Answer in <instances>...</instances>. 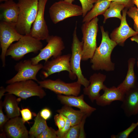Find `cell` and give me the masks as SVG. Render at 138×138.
Segmentation results:
<instances>
[{"instance_id": "cell-1", "label": "cell", "mask_w": 138, "mask_h": 138, "mask_svg": "<svg viewBox=\"0 0 138 138\" xmlns=\"http://www.w3.org/2000/svg\"><path fill=\"white\" fill-rule=\"evenodd\" d=\"M102 37L101 43L97 47L94 54L90 59L91 67L94 71L104 70L107 72L114 71L115 64L111 59L112 52L117 45L105 31L103 26L100 27Z\"/></svg>"}, {"instance_id": "cell-2", "label": "cell", "mask_w": 138, "mask_h": 138, "mask_svg": "<svg viewBox=\"0 0 138 138\" xmlns=\"http://www.w3.org/2000/svg\"><path fill=\"white\" fill-rule=\"evenodd\" d=\"M19 9L15 28L20 34H30L31 28L37 15L39 0H18Z\"/></svg>"}, {"instance_id": "cell-3", "label": "cell", "mask_w": 138, "mask_h": 138, "mask_svg": "<svg viewBox=\"0 0 138 138\" xmlns=\"http://www.w3.org/2000/svg\"><path fill=\"white\" fill-rule=\"evenodd\" d=\"M43 47L41 41L30 34L24 35L17 42L12 43L8 49L6 56H10L16 61H19L27 54L37 53Z\"/></svg>"}, {"instance_id": "cell-4", "label": "cell", "mask_w": 138, "mask_h": 138, "mask_svg": "<svg viewBox=\"0 0 138 138\" xmlns=\"http://www.w3.org/2000/svg\"><path fill=\"white\" fill-rule=\"evenodd\" d=\"M98 20L96 17L88 22H84L82 26L83 42L82 61H86L91 59L97 47L96 38Z\"/></svg>"}, {"instance_id": "cell-5", "label": "cell", "mask_w": 138, "mask_h": 138, "mask_svg": "<svg viewBox=\"0 0 138 138\" xmlns=\"http://www.w3.org/2000/svg\"><path fill=\"white\" fill-rule=\"evenodd\" d=\"M34 80L29 79L9 84L5 88L6 91L23 99L34 96L42 99L46 93L43 88Z\"/></svg>"}, {"instance_id": "cell-6", "label": "cell", "mask_w": 138, "mask_h": 138, "mask_svg": "<svg viewBox=\"0 0 138 138\" xmlns=\"http://www.w3.org/2000/svg\"><path fill=\"white\" fill-rule=\"evenodd\" d=\"M77 23H76L73 35L71 46L72 54L70 59L71 70L73 74L77 78V81L84 87H87L90 84L89 80L84 76L80 66L82 60L83 42L80 41L77 33Z\"/></svg>"}, {"instance_id": "cell-7", "label": "cell", "mask_w": 138, "mask_h": 138, "mask_svg": "<svg viewBox=\"0 0 138 138\" xmlns=\"http://www.w3.org/2000/svg\"><path fill=\"white\" fill-rule=\"evenodd\" d=\"M50 18L54 24L70 17L82 15V7L61 0L53 4L50 7Z\"/></svg>"}, {"instance_id": "cell-8", "label": "cell", "mask_w": 138, "mask_h": 138, "mask_svg": "<svg viewBox=\"0 0 138 138\" xmlns=\"http://www.w3.org/2000/svg\"><path fill=\"white\" fill-rule=\"evenodd\" d=\"M46 41L47 45L40 51L37 55L31 59L33 65H37L43 60L46 62L52 57L54 58L61 55L65 48L62 39L60 36H50Z\"/></svg>"}, {"instance_id": "cell-9", "label": "cell", "mask_w": 138, "mask_h": 138, "mask_svg": "<svg viewBox=\"0 0 138 138\" xmlns=\"http://www.w3.org/2000/svg\"><path fill=\"white\" fill-rule=\"evenodd\" d=\"M37 83L42 88L48 89L57 94L77 96L80 94L81 85L77 81L66 83L60 79H47L38 80Z\"/></svg>"}, {"instance_id": "cell-10", "label": "cell", "mask_w": 138, "mask_h": 138, "mask_svg": "<svg viewBox=\"0 0 138 138\" xmlns=\"http://www.w3.org/2000/svg\"><path fill=\"white\" fill-rule=\"evenodd\" d=\"M71 56L70 54L61 55L51 60L45 62L41 71L44 77L46 78L53 74L66 71L69 73L71 79H75L77 77L73 74L70 69Z\"/></svg>"}, {"instance_id": "cell-11", "label": "cell", "mask_w": 138, "mask_h": 138, "mask_svg": "<svg viewBox=\"0 0 138 138\" xmlns=\"http://www.w3.org/2000/svg\"><path fill=\"white\" fill-rule=\"evenodd\" d=\"M43 65L41 63L34 65L31 59L20 61L15 66L14 68L17 73L12 78L7 80L6 84H10L21 81L32 79L37 82L38 81L37 75L42 69Z\"/></svg>"}, {"instance_id": "cell-12", "label": "cell", "mask_w": 138, "mask_h": 138, "mask_svg": "<svg viewBox=\"0 0 138 138\" xmlns=\"http://www.w3.org/2000/svg\"><path fill=\"white\" fill-rule=\"evenodd\" d=\"M23 36L17 31L15 27L1 21L0 43L1 51L0 57L3 67L6 65V54L8 48L13 42L18 41Z\"/></svg>"}, {"instance_id": "cell-13", "label": "cell", "mask_w": 138, "mask_h": 138, "mask_svg": "<svg viewBox=\"0 0 138 138\" xmlns=\"http://www.w3.org/2000/svg\"><path fill=\"white\" fill-rule=\"evenodd\" d=\"M48 0H39L37 15L32 25L30 34L32 37L40 40H46L50 36L44 16Z\"/></svg>"}, {"instance_id": "cell-14", "label": "cell", "mask_w": 138, "mask_h": 138, "mask_svg": "<svg viewBox=\"0 0 138 138\" xmlns=\"http://www.w3.org/2000/svg\"><path fill=\"white\" fill-rule=\"evenodd\" d=\"M3 130L9 138H28L29 137V131L22 118L19 116L10 119L4 125Z\"/></svg>"}, {"instance_id": "cell-15", "label": "cell", "mask_w": 138, "mask_h": 138, "mask_svg": "<svg viewBox=\"0 0 138 138\" xmlns=\"http://www.w3.org/2000/svg\"><path fill=\"white\" fill-rule=\"evenodd\" d=\"M106 78V75L100 73H95L90 77L89 85L83 89V94L88 96L93 102L100 95L101 90H103L107 87L103 83Z\"/></svg>"}, {"instance_id": "cell-16", "label": "cell", "mask_w": 138, "mask_h": 138, "mask_svg": "<svg viewBox=\"0 0 138 138\" xmlns=\"http://www.w3.org/2000/svg\"><path fill=\"white\" fill-rule=\"evenodd\" d=\"M127 8L123 9L122 18L120 26L111 33V39L117 44L123 46L126 40L128 38L138 34L130 28L128 24L126 19Z\"/></svg>"}, {"instance_id": "cell-17", "label": "cell", "mask_w": 138, "mask_h": 138, "mask_svg": "<svg viewBox=\"0 0 138 138\" xmlns=\"http://www.w3.org/2000/svg\"><path fill=\"white\" fill-rule=\"evenodd\" d=\"M0 20L15 27L19 13L17 3L13 0H8L0 5Z\"/></svg>"}, {"instance_id": "cell-18", "label": "cell", "mask_w": 138, "mask_h": 138, "mask_svg": "<svg viewBox=\"0 0 138 138\" xmlns=\"http://www.w3.org/2000/svg\"><path fill=\"white\" fill-rule=\"evenodd\" d=\"M57 97L64 105L78 108L88 117L96 110V108L90 106L85 101L84 94L77 96L57 94Z\"/></svg>"}, {"instance_id": "cell-19", "label": "cell", "mask_w": 138, "mask_h": 138, "mask_svg": "<svg viewBox=\"0 0 138 138\" xmlns=\"http://www.w3.org/2000/svg\"><path fill=\"white\" fill-rule=\"evenodd\" d=\"M121 108L128 117L138 114V87L125 93Z\"/></svg>"}, {"instance_id": "cell-20", "label": "cell", "mask_w": 138, "mask_h": 138, "mask_svg": "<svg viewBox=\"0 0 138 138\" xmlns=\"http://www.w3.org/2000/svg\"><path fill=\"white\" fill-rule=\"evenodd\" d=\"M104 93L95 100L96 104L104 107L110 105L113 101H122L125 94L117 87L113 86L110 88L107 87L103 90Z\"/></svg>"}, {"instance_id": "cell-21", "label": "cell", "mask_w": 138, "mask_h": 138, "mask_svg": "<svg viewBox=\"0 0 138 138\" xmlns=\"http://www.w3.org/2000/svg\"><path fill=\"white\" fill-rule=\"evenodd\" d=\"M135 59L130 58L128 61V70L125 77L117 87L124 93L128 91L138 87L137 77L134 72V68Z\"/></svg>"}, {"instance_id": "cell-22", "label": "cell", "mask_w": 138, "mask_h": 138, "mask_svg": "<svg viewBox=\"0 0 138 138\" xmlns=\"http://www.w3.org/2000/svg\"><path fill=\"white\" fill-rule=\"evenodd\" d=\"M3 105L6 115L9 119L19 116L20 115V109L18 104L20 99H17L16 96L7 93L5 95Z\"/></svg>"}, {"instance_id": "cell-23", "label": "cell", "mask_w": 138, "mask_h": 138, "mask_svg": "<svg viewBox=\"0 0 138 138\" xmlns=\"http://www.w3.org/2000/svg\"><path fill=\"white\" fill-rule=\"evenodd\" d=\"M56 111L68 119L71 126L80 123L84 117L87 115L80 110H75L71 107L66 105H64Z\"/></svg>"}, {"instance_id": "cell-24", "label": "cell", "mask_w": 138, "mask_h": 138, "mask_svg": "<svg viewBox=\"0 0 138 138\" xmlns=\"http://www.w3.org/2000/svg\"><path fill=\"white\" fill-rule=\"evenodd\" d=\"M111 2L106 0H98L91 10L83 17V22H88L100 15L103 14L109 7Z\"/></svg>"}, {"instance_id": "cell-25", "label": "cell", "mask_w": 138, "mask_h": 138, "mask_svg": "<svg viewBox=\"0 0 138 138\" xmlns=\"http://www.w3.org/2000/svg\"><path fill=\"white\" fill-rule=\"evenodd\" d=\"M48 126L46 120L40 116L39 112L34 119V122L29 131L30 138H36L47 129Z\"/></svg>"}, {"instance_id": "cell-26", "label": "cell", "mask_w": 138, "mask_h": 138, "mask_svg": "<svg viewBox=\"0 0 138 138\" xmlns=\"http://www.w3.org/2000/svg\"><path fill=\"white\" fill-rule=\"evenodd\" d=\"M125 7L122 4L113 2H111L109 7L103 14L104 17L103 23H105L107 19L111 17L117 18L121 20L122 16L121 12Z\"/></svg>"}, {"instance_id": "cell-27", "label": "cell", "mask_w": 138, "mask_h": 138, "mask_svg": "<svg viewBox=\"0 0 138 138\" xmlns=\"http://www.w3.org/2000/svg\"><path fill=\"white\" fill-rule=\"evenodd\" d=\"M137 126L138 121L136 123H132L128 128L118 133L117 135H112L111 137V138H127Z\"/></svg>"}, {"instance_id": "cell-28", "label": "cell", "mask_w": 138, "mask_h": 138, "mask_svg": "<svg viewBox=\"0 0 138 138\" xmlns=\"http://www.w3.org/2000/svg\"><path fill=\"white\" fill-rule=\"evenodd\" d=\"M127 14L133 20L134 28L135 31L138 32V9L135 6L132 7L127 12Z\"/></svg>"}, {"instance_id": "cell-29", "label": "cell", "mask_w": 138, "mask_h": 138, "mask_svg": "<svg viewBox=\"0 0 138 138\" xmlns=\"http://www.w3.org/2000/svg\"><path fill=\"white\" fill-rule=\"evenodd\" d=\"M80 123L79 124L71 126L67 133L63 138H79Z\"/></svg>"}, {"instance_id": "cell-30", "label": "cell", "mask_w": 138, "mask_h": 138, "mask_svg": "<svg viewBox=\"0 0 138 138\" xmlns=\"http://www.w3.org/2000/svg\"><path fill=\"white\" fill-rule=\"evenodd\" d=\"M81 3L83 10L82 17H84L88 12L90 11L94 6L96 0H79Z\"/></svg>"}, {"instance_id": "cell-31", "label": "cell", "mask_w": 138, "mask_h": 138, "mask_svg": "<svg viewBox=\"0 0 138 138\" xmlns=\"http://www.w3.org/2000/svg\"><path fill=\"white\" fill-rule=\"evenodd\" d=\"M36 138H58L56 131L51 127H48Z\"/></svg>"}, {"instance_id": "cell-32", "label": "cell", "mask_w": 138, "mask_h": 138, "mask_svg": "<svg viewBox=\"0 0 138 138\" xmlns=\"http://www.w3.org/2000/svg\"><path fill=\"white\" fill-rule=\"evenodd\" d=\"M63 116L65 120V124L62 129L56 130V134L58 138H63L71 126V123L69 120Z\"/></svg>"}, {"instance_id": "cell-33", "label": "cell", "mask_w": 138, "mask_h": 138, "mask_svg": "<svg viewBox=\"0 0 138 138\" xmlns=\"http://www.w3.org/2000/svg\"><path fill=\"white\" fill-rule=\"evenodd\" d=\"M54 120L58 130L62 129L65 124V120L63 116L61 114H56L54 117Z\"/></svg>"}, {"instance_id": "cell-34", "label": "cell", "mask_w": 138, "mask_h": 138, "mask_svg": "<svg viewBox=\"0 0 138 138\" xmlns=\"http://www.w3.org/2000/svg\"><path fill=\"white\" fill-rule=\"evenodd\" d=\"M3 101L2 100H0V129L1 131H2L4 126L10 119L6 115L4 114L3 110Z\"/></svg>"}, {"instance_id": "cell-35", "label": "cell", "mask_w": 138, "mask_h": 138, "mask_svg": "<svg viewBox=\"0 0 138 138\" xmlns=\"http://www.w3.org/2000/svg\"><path fill=\"white\" fill-rule=\"evenodd\" d=\"M20 113L22 116V119L23 122H28V121L32 119V114L29 109L28 108H22L20 110Z\"/></svg>"}, {"instance_id": "cell-36", "label": "cell", "mask_w": 138, "mask_h": 138, "mask_svg": "<svg viewBox=\"0 0 138 138\" xmlns=\"http://www.w3.org/2000/svg\"><path fill=\"white\" fill-rule=\"evenodd\" d=\"M40 113L41 116L46 120L49 119L52 115L50 110L46 108L43 109L40 111Z\"/></svg>"}, {"instance_id": "cell-37", "label": "cell", "mask_w": 138, "mask_h": 138, "mask_svg": "<svg viewBox=\"0 0 138 138\" xmlns=\"http://www.w3.org/2000/svg\"><path fill=\"white\" fill-rule=\"evenodd\" d=\"M112 2L123 5L127 8L133 7L134 4L132 0H113Z\"/></svg>"}, {"instance_id": "cell-38", "label": "cell", "mask_w": 138, "mask_h": 138, "mask_svg": "<svg viewBox=\"0 0 138 138\" xmlns=\"http://www.w3.org/2000/svg\"><path fill=\"white\" fill-rule=\"evenodd\" d=\"M87 115H85L83 118L80 123V127L79 138H85V135L84 130V126L86 119L88 117Z\"/></svg>"}, {"instance_id": "cell-39", "label": "cell", "mask_w": 138, "mask_h": 138, "mask_svg": "<svg viewBox=\"0 0 138 138\" xmlns=\"http://www.w3.org/2000/svg\"><path fill=\"white\" fill-rule=\"evenodd\" d=\"M6 92V88L3 86H1L0 88V99H1L2 97L5 95V93Z\"/></svg>"}, {"instance_id": "cell-40", "label": "cell", "mask_w": 138, "mask_h": 138, "mask_svg": "<svg viewBox=\"0 0 138 138\" xmlns=\"http://www.w3.org/2000/svg\"><path fill=\"white\" fill-rule=\"evenodd\" d=\"M130 39L131 41H135L138 44V34L132 36L131 38ZM137 66L138 67V59L137 62Z\"/></svg>"}, {"instance_id": "cell-41", "label": "cell", "mask_w": 138, "mask_h": 138, "mask_svg": "<svg viewBox=\"0 0 138 138\" xmlns=\"http://www.w3.org/2000/svg\"><path fill=\"white\" fill-rule=\"evenodd\" d=\"M133 4H135L138 9V0H132Z\"/></svg>"}, {"instance_id": "cell-42", "label": "cell", "mask_w": 138, "mask_h": 138, "mask_svg": "<svg viewBox=\"0 0 138 138\" xmlns=\"http://www.w3.org/2000/svg\"><path fill=\"white\" fill-rule=\"evenodd\" d=\"M75 0H64L65 2L70 4H72Z\"/></svg>"}, {"instance_id": "cell-43", "label": "cell", "mask_w": 138, "mask_h": 138, "mask_svg": "<svg viewBox=\"0 0 138 138\" xmlns=\"http://www.w3.org/2000/svg\"><path fill=\"white\" fill-rule=\"evenodd\" d=\"M8 0H0V2H2L3 1H7Z\"/></svg>"}, {"instance_id": "cell-44", "label": "cell", "mask_w": 138, "mask_h": 138, "mask_svg": "<svg viewBox=\"0 0 138 138\" xmlns=\"http://www.w3.org/2000/svg\"><path fill=\"white\" fill-rule=\"evenodd\" d=\"M96 0L97 1V0ZM106 0L109 1H110V2H111V1H113V0Z\"/></svg>"}]
</instances>
